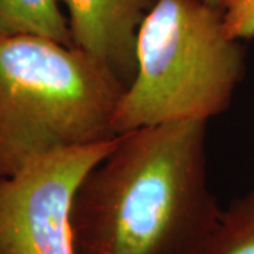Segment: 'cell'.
Returning <instances> with one entry per match:
<instances>
[{"mask_svg": "<svg viewBox=\"0 0 254 254\" xmlns=\"http://www.w3.org/2000/svg\"><path fill=\"white\" fill-rule=\"evenodd\" d=\"M206 125L119 134L75 195V254H199L222 213L209 188Z\"/></svg>", "mask_w": 254, "mask_h": 254, "instance_id": "obj_1", "label": "cell"}, {"mask_svg": "<svg viewBox=\"0 0 254 254\" xmlns=\"http://www.w3.org/2000/svg\"><path fill=\"white\" fill-rule=\"evenodd\" d=\"M126 85L75 46L0 34V177L40 157L108 141Z\"/></svg>", "mask_w": 254, "mask_h": 254, "instance_id": "obj_2", "label": "cell"}, {"mask_svg": "<svg viewBox=\"0 0 254 254\" xmlns=\"http://www.w3.org/2000/svg\"><path fill=\"white\" fill-rule=\"evenodd\" d=\"M136 75L113 128L205 120L229 108L245 72L243 51L223 14L203 0H155L137 34Z\"/></svg>", "mask_w": 254, "mask_h": 254, "instance_id": "obj_3", "label": "cell"}, {"mask_svg": "<svg viewBox=\"0 0 254 254\" xmlns=\"http://www.w3.org/2000/svg\"><path fill=\"white\" fill-rule=\"evenodd\" d=\"M116 138L44 155L0 177V254H75V195Z\"/></svg>", "mask_w": 254, "mask_h": 254, "instance_id": "obj_4", "label": "cell"}, {"mask_svg": "<svg viewBox=\"0 0 254 254\" xmlns=\"http://www.w3.org/2000/svg\"><path fill=\"white\" fill-rule=\"evenodd\" d=\"M73 46L106 65L126 88L136 75L137 34L151 0H61Z\"/></svg>", "mask_w": 254, "mask_h": 254, "instance_id": "obj_5", "label": "cell"}, {"mask_svg": "<svg viewBox=\"0 0 254 254\" xmlns=\"http://www.w3.org/2000/svg\"><path fill=\"white\" fill-rule=\"evenodd\" d=\"M0 34H34L73 46L58 0H0Z\"/></svg>", "mask_w": 254, "mask_h": 254, "instance_id": "obj_6", "label": "cell"}, {"mask_svg": "<svg viewBox=\"0 0 254 254\" xmlns=\"http://www.w3.org/2000/svg\"><path fill=\"white\" fill-rule=\"evenodd\" d=\"M199 254H254V190L222 209Z\"/></svg>", "mask_w": 254, "mask_h": 254, "instance_id": "obj_7", "label": "cell"}, {"mask_svg": "<svg viewBox=\"0 0 254 254\" xmlns=\"http://www.w3.org/2000/svg\"><path fill=\"white\" fill-rule=\"evenodd\" d=\"M227 33L235 40L254 37V0H227L222 10Z\"/></svg>", "mask_w": 254, "mask_h": 254, "instance_id": "obj_8", "label": "cell"}, {"mask_svg": "<svg viewBox=\"0 0 254 254\" xmlns=\"http://www.w3.org/2000/svg\"><path fill=\"white\" fill-rule=\"evenodd\" d=\"M206 4H209L210 7H213V9H218V10H223L225 7V4H226L227 0H203Z\"/></svg>", "mask_w": 254, "mask_h": 254, "instance_id": "obj_9", "label": "cell"}]
</instances>
